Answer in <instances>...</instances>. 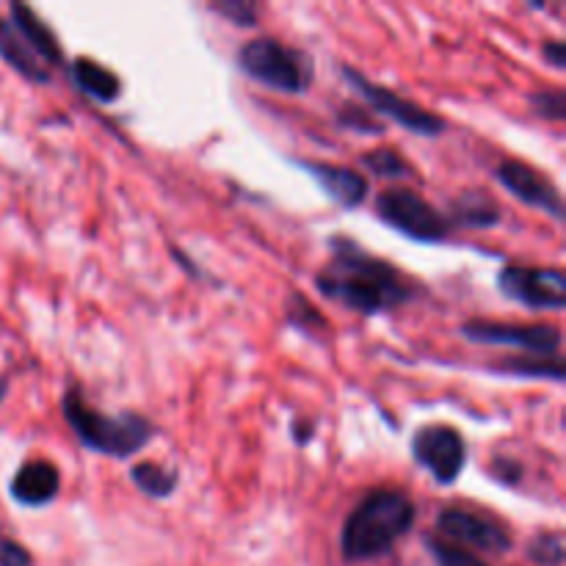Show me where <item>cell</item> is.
Here are the masks:
<instances>
[{
  "label": "cell",
  "mask_w": 566,
  "mask_h": 566,
  "mask_svg": "<svg viewBox=\"0 0 566 566\" xmlns=\"http://www.w3.org/2000/svg\"><path fill=\"white\" fill-rule=\"evenodd\" d=\"M72 83L81 88L86 97L97 99V103H116L122 97V81L116 72H111L108 66L97 64L92 59H75L70 66Z\"/></svg>",
  "instance_id": "2e32d148"
},
{
  "label": "cell",
  "mask_w": 566,
  "mask_h": 566,
  "mask_svg": "<svg viewBox=\"0 0 566 566\" xmlns=\"http://www.w3.org/2000/svg\"><path fill=\"white\" fill-rule=\"evenodd\" d=\"M531 105L539 116L551 122H564L566 116V92L564 88H539V92L531 94Z\"/></svg>",
  "instance_id": "d4e9b609"
},
{
  "label": "cell",
  "mask_w": 566,
  "mask_h": 566,
  "mask_svg": "<svg viewBox=\"0 0 566 566\" xmlns=\"http://www.w3.org/2000/svg\"><path fill=\"white\" fill-rule=\"evenodd\" d=\"M495 177L497 182H501L512 197H517L523 205L542 210V213L553 216L556 221H564L566 210L562 191H558V186L551 177L536 171L534 166L509 158L501 160V166L495 169Z\"/></svg>",
  "instance_id": "8fae6325"
},
{
  "label": "cell",
  "mask_w": 566,
  "mask_h": 566,
  "mask_svg": "<svg viewBox=\"0 0 566 566\" xmlns=\"http://www.w3.org/2000/svg\"><path fill=\"white\" fill-rule=\"evenodd\" d=\"M329 263L315 274V287L332 302L363 315H381L412 302L415 285L387 260L365 252L357 241L329 238Z\"/></svg>",
  "instance_id": "6da1fadb"
},
{
  "label": "cell",
  "mask_w": 566,
  "mask_h": 566,
  "mask_svg": "<svg viewBox=\"0 0 566 566\" xmlns=\"http://www.w3.org/2000/svg\"><path fill=\"white\" fill-rule=\"evenodd\" d=\"M59 484H61L59 470H55L50 462H44V459H36V462H25L20 470H17V475L11 479L9 492L20 506L39 509L55 501V495H59Z\"/></svg>",
  "instance_id": "4fadbf2b"
},
{
  "label": "cell",
  "mask_w": 566,
  "mask_h": 566,
  "mask_svg": "<svg viewBox=\"0 0 566 566\" xmlns=\"http://www.w3.org/2000/svg\"><path fill=\"white\" fill-rule=\"evenodd\" d=\"M363 164L374 171L376 177H385V180H398V177L412 175V166L396 153V149H370V153L363 155Z\"/></svg>",
  "instance_id": "ffe728a7"
},
{
  "label": "cell",
  "mask_w": 566,
  "mask_h": 566,
  "mask_svg": "<svg viewBox=\"0 0 566 566\" xmlns=\"http://www.w3.org/2000/svg\"><path fill=\"white\" fill-rule=\"evenodd\" d=\"M418 520L412 497L401 490H374L357 503L340 531V553L346 562H370L396 547Z\"/></svg>",
  "instance_id": "7a4b0ae2"
},
{
  "label": "cell",
  "mask_w": 566,
  "mask_h": 566,
  "mask_svg": "<svg viewBox=\"0 0 566 566\" xmlns=\"http://www.w3.org/2000/svg\"><path fill=\"white\" fill-rule=\"evenodd\" d=\"M337 122H340L343 127H352V130H359V133H381V125L379 122L370 119L368 111L357 108V105H343L340 114H337Z\"/></svg>",
  "instance_id": "484cf974"
},
{
  "label": "cell",
  "mask_w": 566,
  "mask_h": 566,
  "mask_svg": "<svg viewBox=\"0 0 566 566\" xmlns=\"http://www.w3.org/2000/svg\"><path fill=\"white\" fill-rule=\"evenodd\" d=\"M287 324L296 326L304 335H318V332L329 329L324 315H321L302 293H293L291 296V304H287Z\"/></svg>",
  "instance_id": "44dd1931"
},
{
  "label": "cell",
  "mask_w": 566,
  "mask_h": 566,
  "mask_svg": "<svg viewBox=\"0 0 566 566\" xmlns=\"http://www.w3.org/2000/svg\"><path fill=\"white\" fill-rule=\"evenodd\" d=\"M3 392H6V385H3V381H0V401H3Z\"/></svg>",
  "instance_id": "f546056e"
},
{
  "label": "cell",
  "mask_w": 566,
  "mask_h": 566,
  "mask_svg": "<svg viewBox=\"0 0 566 566\" xmlns=\"http://www.w3.org/2000/svg\"><path fill=\"white\" fill-rule=\"evenodd\" d=\"M340 72H343V77L352 83V88H357L359 97H363L365 103L376 111V114L390 116L396 125L407 127V130L418 133V136H440V133L446 130V119L437 114H431V111H426L423 105L401 97V94L392 92V88L379 86V83H374L370 77H365L363 72H357L354 66H343Z\"/></svg>",
  "instance_id": "8992f818"
},
{
  "label": "cell",
  "mask_w": 566,
  "mask_h": 566,
  "mask_svg": "<svg viewBox=\"0 0 566 566\" xmlns=\"http://www.w3.org/2000/svg\"><path fill=\"white\" fill-rule=\"evenodd\" d=\"M437 528L448 536V539L468 547H479L484 553H509L512 551V534L506 525L490 512L481 509H462L451 506L442 509L437 517Z\"/></svg>",
  "instance_id": "30bf717a"
},
{
  "label": "cell",
  "mask_w": 566,
  "mask_h": 566,
  "mask_svg": "<svg viewBox=\"0 0 566 566\" xmlns=\"http://www.w3.org/2000/svg\"><path fill=\"white\" fill-rule=\"evenodd\" d=\"M0 59L20 72L31 83H50V66L33 53L31 44L22 39V33L11 25V20H0Z\"/></svg>",
  "instance_id": "5bb4252c"
},
{
  "label": "cell",
  "mask_w": 566,
  "mask_h": 566,
  "mask_svg": "<svg viewBox=\"0 0 566 566\" xmlns=\"http://www.w3.org/2000/svg\"><path fill=\"white\" fill-rule=\"evenodd\" d=\"M0 566H33V558L20 542L0 539Z\"/></svg>",
  "instance_id": "4316f807"
},
{
  "label": "cell",
  "mask_w": 566,
  "mask_h": 566,
  "mask_svg": "<svg viewBox=\"0 0 566 566\" xmlns=\"http://www.w3.org/2000/svg\"><path fill=\"white\" fill-rule=\"evenodd\" d=\"M9 14H11L9 17L11 25H14L17 31L22 33V39H25V42L31 44L33 53H36L39 59L44 61V64H48V66L61 64V59H64V55H61L59 39H55V33L50 31L48 22H44L42 17H39L36 11L31 9V6L11 3Z\"/></svg>",
  "instance_id": "9a60e30c"
},
{
  "label": "cell",
  "mask_w": 566,
  "mask_h": 566,
  "mask_svg": "<svg viewBox=\"0 0 566 566\" xmlns=\"http://www.w3.org/2000/svg\"><path fill=\"white\" fill-rule=\"evenodd\" d=\"M542 53H545V59L551 61L556 70H564L566 66V44L562 42V39H553V42H547Z\"/></svg>",
  "instance_id": "83f0119b"
},
{
  "label": "cell",
  "mask_w": 566,
  "mask_h": 566,
  "mask_svg": "<svg viewBox=\"0 0 566 566\" xmlns=\"http://www.w3.org/2000/svg\"><path fill=\"white\" fill-rule=\"evenodd\" d=\"M291 434H293V440H296V446H307L315 434V426L310 423V420H293Z\"/></svg>",
  "instance_id": "f1b7e54d"
},
{
  "label": "cell",
  "mask_w": 566,
  "mask_h": 566,
  "mask_svg": "<svg viewBox=\"0 0 566 566\" xmlns=\"http://www.w3.org/2000/svg\"><path fill=\"white\" fill-rule=\"evenodd\" d=\"M130 479L144 495L155 497V501H164V497L175 495L180 475H177V470L164 468L158 462H142L130 470Z\"/></svg>",
  "instance_id": "d6986e66"
},
{
  "label": "cell",
  "mask_w": 566,
  "mask_h": 566,
  "mask_svg": "<svg viewBox=\"0 0 566 566\" xmlns=\"http://www.w3.org/2000/svg\"><path fill=\"white\" fill-rule=\"evenodd\" d=\"M64 420L83 448L111 459H130L155 437L153 420L144 415H105L86 401L81 387L64 392Z\"/></svg>",
  "instance_id": "3957f363"
},
{
  "label": "cell",
  "mask_w": 566,
  "mask_h": 566,
  "mask_svg": "<svg viewBox=\"0 0 566 566\" xmlns=\"http://www.w3.org/2000/svg\"><path fill=\"white\" fill-rule=\"evenodd\" d=\"M298 166L307 175H313V180L324 188L326 197L335 205H340V208H359L368 199V180L354 169L321 164V160H298Z\"/></svg>",
  "instance_id": "7c38bea8"
},
{
  "label": "cell",
  "mask_w": 566,
  "mask_h": 566,
  "mask_svg": "<svg viewBox=\"0 0 566 566\" xmlns=\"http://www.w3.org/2000/svg\"><path fill=\"white\" fill-rule=\"evenodd\" d=\"M528 558L539 566L564 564V536L558 531H542L528 545Z\"/></svg>",
  "instance_id": "7402d4cb"
},
{
  "label": "cell",
  "mask_w": 566,
  "mask_h": 566,
  "mask_svg": "<svg viewBox=\"0 0 566 566\" xmlns=\"http://www.w3.org/2000/svg\"><path fill=\"white\" fill-rule=\"evenodd\" d=\"M376 213L387 227L418 243H442L453 230L446 213H440L434 205L426 202L418 191L407 186L381 191L376 199Z\"/></svg>",
  "instance_id": "5b68a950"
},
{
  "label": "cell",
  "mask_w": 566,
  "mask_h": 566,
  "mask_svg": "<svg viewBox=\"0 0 566 566\" xmlns=\"http://www.w3.org/2000/svg\"><path fill=\"white\" fill-rule=\"evenodd\" d=\"M210 11L224 17L227 22L241 28H254L260 20V6L249 3V0H213Z\"/></svg>",
  "instance_id": "603a6c76"
},
{
  "label": "cell",
  "mask_w": 566,
  "mask_h": 566,
  "mask_svg": "<svg viewBox=\"0 0 566 566\" xmlns=\"http://www.w3.org/2000/svg\"><path fill=\"white\" fill-rule=\"evenodd\" d=\"M426 547L429 553L434 556L437 566H490L481 562L479 556L468 553L464 547L451 545V542H442V539H426Z\"/></svg>",
  "instance_id": "cb8c5ba5"
},
{
  "label": "cell",
  "mask_w": 566,
  "mask_h": 566,
  "mask_svg": "<svg viewBox=\"0 0 566 566\" xmlns=\"http://www.w3.org/2000/svg\"><path fill=\"white\" fill-rule=\"evenodd\" d=\"M501 205L490 193L470 188V191H462L453 199L448 221L470 227V230H492V227L501 224Z\"/></svg>",
  "instance_id": "e0dca14e"
},
{
  "label": "cell",
  "mask_w": 566,
  "mask_h": 566,
  "mask_svg": "<svg viewBox=\"0 0 566 566\" xmlns=\"http://www.w3.org/2000/svg\"><path fill=\"white\" fill-rule=\"evenodd\" d=\"M497 287L503 296L531 310H564L566 307V274L562 269H528V265H506L497 274Z\"/></svg>",
  "instance_id": "9c48e42d"
},
{
  "label": "cell",
  "mask_w": 566,
  "mask_h": 566,
  "mask_svg": "<svg viewBox=\"0 0 566 566\" xmlns=\"http://www.w3.org/2000/svg\"><path fill=\"white\" fill-rule=\"evenodd\" d=\"M238 66L254 83L282 94H302L313 83V61L304 50H293L280 39L260 36L238 50Z\"/></svg>",
  "instance_id": "277c9868"
},
{
  "label": "cell",
  "mask_w": 566,
  "mask_h": 566,
  "mask_svg": "<svg viewBox=\"0 0 566 566\" xmlns=\"http://www.w3.org/2000/svg\"><path fill=\"white\" fill-rule=\"evenodd\" d=\"M492 370L506 376H517V379H547V381H564V359L562 357H509L492 365Z\"/></svg>",
  "instance_id": "ac0fdd59"
},
{
  "label": "cell",
  "mask_w": 566,
  "mask_h": 566,
  "mask_svg": "<svg viewBox=\"0 0 566 566\" xmlns=\"http://www.w3.org/2000/svg\"><path fill=\"white\" fill-rule=\"evenodd\" d=\"M462 337L481 346H512L534 357H558L562 332L547 324H501V321H468Z\"/></svg>",
  "instance_id": "ba28073f"
},
{
  "label": "cell",
  "mask_w": 566,
  "mask_h": 566,
  "mask_svg": "<svg viewBox=\"0 0 566 566\" xmlns=\"http://www.w3.org/2000/svg\"><path fill=\"white\" fill-rule=\"evenodd\" d=\"M412 457L440 486H451L468 462V442L451 426H423L412 440Z\"/></svg>",
  "instance_id": "52a82bcc"
}]
</instances>
